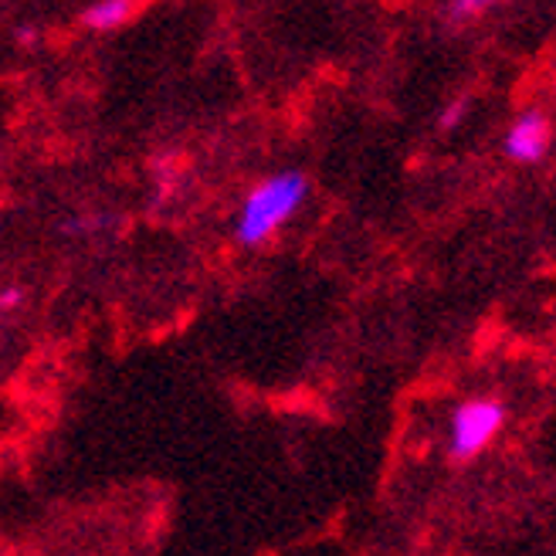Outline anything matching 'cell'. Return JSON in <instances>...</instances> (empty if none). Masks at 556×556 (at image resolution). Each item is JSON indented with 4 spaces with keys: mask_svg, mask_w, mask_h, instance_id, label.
<instances>
[{
    "mask_svg": "<svg viewBox=\"0 0 556 556\" xmlns=\"http://www.w3.org/2000/svg\"><path fill=\"white\" fill-rule=\"evenodd\" d=\"M549 139H553V129L543 113H522L509 126L503 150L513 163H540L549 150Z\"/></svg>",
    "mask_w": 556,
    "mask_h": 556,
    "instance_id": "obj_3",
    "label": "cell"
},
{
    "mask_svg": "<svg viewBox=\"0 0 556 556\" xmlns=\"http://www.w3.org/2000/svg\"><path fill=\"white\" fill-rule=\"evenodd\" d=\"M24 305V289L21 286H4L0 289V313H14Z\"/></svg>",
    "mask_w": 556,
    "mask_h": 556,
    "instance_id": "obj_6",
    "label": "cell"
},
{
    "mask_svg": "<svg viewBox=\"0 0 556 556\" xmlns=\"http://www.w3.org/2000/svg\"><path fill=\"white\" fill-rule=\"evenodd\" d=\"M132 14V4L129 0H99V4H89L86 11H81V24L89 27V31H116L119 24H126Z\"/></svg>",
    "mask_w": 556,
    "mask_h": 556,
    "instance_id": "obj_4",
    "label": "cell"
},
{
    "mask_svg": "<svg viewBox=\"0 0 556 556\" xmlns=\"http://www.w3.org/2000/svg\"><path fill=\"white\" fill-rule=\"evenodd\" d=\"M309 198V177L302 170H278L244 193L235 217V238L244 248H258L282 231Z\"/></svg>",
    "mask_w": 556,
    "mask_h": 556,
    "instance_id": "obj_1",
    "label": "cell"
},
{
    "mask_svg": "<svg viewBox=\"0 0 556 556\" xmlns=\"http://www.w3.org/2000/svg\"><path fill=\"white\" fill-rule=\"evenodd\" d=\"M452 11V17H479L482 14V4H455V8H448Z\"/></svg>",
    "mask_w": 556,
    "mask_h": 556,
    "instance_id": "obj_7",
    "label": "cell"
},
{
    "mask_svg": "<svg viewBox=\"0 0 556 556\" xmlns=\"http://www.w3.org/2000/svg\"><path fill=\"white\" fill-rule=\"evenodd\" d=\"M465 116H468V99H452L448 105L441 109L438 126H441V129H455Z\"/></svg>",
    "mask_w": 556,
    "mask_h": 556,
    "instance_id": "obj_5",
    "label": "cell"
},
{
    "mask_svg": "<svg viewBox=\"0 0 556 556\" xmlns=\"http://www.w3.org/2000/svg\"><path fill=\"white\" fill-rule=\"evenodd\" d=\"M506 428V407L495 397H471L452 410L448 421V452L455 462L479 458Z\"/></svg>",
    "mask_w": 556,
    "mask_h": 556,
    "instance_id": "obj_2",
    "label": "cell"
}]
</instances>
